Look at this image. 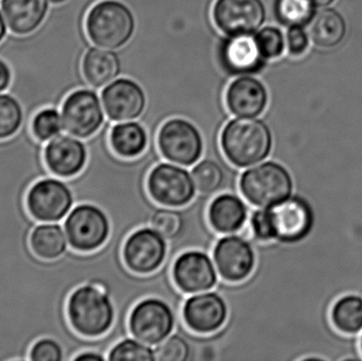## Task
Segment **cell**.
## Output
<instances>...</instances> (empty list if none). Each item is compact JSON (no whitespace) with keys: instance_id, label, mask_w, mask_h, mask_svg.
Instances as JSON below:
<instances>
[{"instance_id":"obj_16","label":"cell","mask_w":362,"mask_h":361,"mask_svg":"<svg viewBox=\"0 0 362 361\" xmlns=\"http://www.w3.org/2000/svg\"><path fill=\"white\" fill-rule=\"evenodd\" d=\"M228 315L227 302L221 295L215 292L194 294L182 307L185 326L197 334H212L221 330L227 321Z\"/></svg>"},{"instance_id":"obj_17","label":"cell","mask_w":362,"mask_h":361,"mask_svg":"<svg viewBox=\"0 0 362 361\" xmlns=\"http://www.w3.org/2000/svg\"><path fill=\"white\" fill-rule=\"evenodd\" d=\"M88 148L78 138L59 135L45 143L44 159L52 175L68 179L82 173L88 162Z\"/></svg>"},{"instance_id":"obj_3","label":"cell","mask_w":362,"mask_h":361,"mask_svg":"<svg viewBox=\"0 0 362 361\" xmlns=\"http://www.w3.org/2000/svg\"><path fill=\"white\" fill-rule=\"evenodd\" d=\"M243 197L257 208H272L295 192V179L286 165L276 160L259 163L240 178Z\"/></svg>"},{"instance_id":"obj_19","label":"cell","mask_w":362,"mask_h":361,"mask_svg":"<svg viewBox=\"0 0 362 361\" xmlns=\"http://www.w3.org/2000/svg\"><path fill=\"white\" fill-rule=\"evenodd\" d=\"M268 93L261 81L251 76L236 78L228 87L226 104L231 114L240 118H255L265 110Z\"/></svg>"},{"instance_id":"obj_30","label":"cell","mask_w":362,"mask_h":361,"mask_svg":"<svg viewBox=\"0 0 362 361\" xmlns=\"http://www.w3.org/2000/svg\"><path fill=\"white\" fill-rule=\"evenodd\" d=\"M30 129L36 140L47 143L61 135L64 129L61 112L52 106L36 110L30 122Z\"/></svg>"},{"instance_id":"obj_36","label":"cell","mask_w":362,"mask_h":361,"mask_svg":"<svg viewBox=\"0 0 362 361\" xmlns=\"http://www.w3.org/2000/svg\"><path fill=\"white\" fill-rule=\"evenodd\" d=\"M30 361H65V352L59 341L50 337H42L32 345Z\"/></svg>"},{"instance_id":"obj_15","label":"cell","mask_w":362,"mask_h":361,"mask_svg":"<svg viewBox=\"0 0 362 361\" xmlns=\"http://www.w3.org/2000/svg\"><path fill=\"white\" fill-rule=\"evenodd\" d=\"M214 261L204 251L189 250L181 254L173 265V281L185 294L209 292L218 282Z\"/></svg>"},{"instance_id":"obj_18","label":"cell","mask_w":362,"mask_h":361,"mask_svg":"<svg viewBox=\"0 0 362 361\" xmlns=\"http://www.w3.org/2000/svg\"><path fill=\"white\" fill-rule=\"evenodd\" d=\"M102 101L108 118L118 122L139 118L146 104L141 87L127 78H120L108 85L102 93Z\"/></svg>"},{"instance_id":"obj_1","label":"cell","mask_w":362,"mask_h":361,"mask_svg":"<svg viewBox=\"0 0 362 361\" xmlns=\"http://www.w3.org/2000/svg\"><path fill=\"white\" fill-rule=\"evenodd\" d=\"M68 321L74 332L85 338L107 334L115 321V307L105 282H89L70 294L66 305Z\"/></svg>"},{"instance_id":"obj_32","label":"cell","mask_w":362,"mask_h":361,"mask_svg":"<svg viewBox=\"0 0 362 361\" xmlns=\"http://www.w3.org/2000/svg\"><path fill=\"white\" fill-rule=\"evenodd\" d=\"M110 361H154V350L138 339L125 338L108 352Z\"/></svg>"},{"instance_id":"obj_8","label":"cell","mask_w":362,"mask_h":361,"mask_svg":"<svg viewBox=\"0 0 362 361\" xmlns=\"http://www.w3.org/2000/svg\"><path fill=\"white\" fill-rule=\"evenodd\" d=\"M146 188L153 201L168 208H182L196 196L192 174L182 165L163 162L151 170Z\"/></svg>"},{"instance_id":"obj_13","label":"cell","mask_w":362,"mask_h":361,"mask_svg":"<svg viewBox=\"0 0 362 361\" xmlns=\"http://www.w3.org/2000/svg\"><path fill=\"white\" fill-rule=\"evenodd\" d=\"M217 273L229 283H238L250 277L257 264V254L250 242L240 235L221 237L213 249Z\"/></svg>"},{"instance_id":"obj_29","label":"cell","mask_w":362,"mask_h":361,"mask_svg":"<svg viewBox=\"0 0 362 361\" xmlns=\"http://www.w3.org/2000/svg\"><path fill=\"white\" fill-rule=\"evenodd\" d=\"M191 174L196 189L202 194H214L225 184L226 174L223 165L213 158L198 161L192 169Z\"/></svg>"},{"instance_id":"obj_9","label":"cell","mask_w":362,"mask_h":361,"mask_svg":"<svg viewBox=\"0 0 362 361\" xmlns=\"http://www.w3.org/2000/svg\"><path fill=\"white\" fill-rule=\"evenodd\" d=\"M157 144L163 158L182 167L196 165L204 153L202 134L185 119L167 121L159 129Z\"/></svg>"},{"instance_id":"obj_10","label":"cell","mask_w":362,"mask_h":361,"mask_svg":"<svg viewBox=\"0 0 362 361\" xmlns=\"http://www.w3.org/2000/svg\"><path fill=\"white\" fill-rule=\"evenodd\" d=\"M129 328L134 338L152 347L172 335L175 328V315L165 301L144 299L132 309Z\"/></svg>"},{"instance_id":"obj_34","label":"cell","mask_w":362,"mask_h":361,"mask_svg":"<svg viewBox=\"0 0 362 361\" xmlns=\"http://www.w3.org/2000/svg\"><path fill=\"white\" fill-rule=\"evenodd\" d=\"M154 354L157 361H187L191 358V347L180 335H170L157 345Z\"/></svg>"},{"instance_id":"obj_23","label":"cell","mask_w":362,"mask_h":361,"mask_svg":"<svg viewBox=\"0 0 362 361\" xmlns=\"http://www.w3.org/2000/svg\"><path fill=\"white\" fill-rule=\"evenodd\" d=\"M82 72L89 85L100 88L118 76L120 59L116 53L107 49L91 48L83 57Z\"/></svg>"},{"instance_id":"obj_43","label":"cell","mask_w":362,"mask_h":361,"mask_svg":"<svg viewBox=\"0 0 362 361\" xmlns=\"http://www.w3.org/2000/svg\"><path fill=\"white\" fill-rule=\"evenodd\" d=\"M68 0H50V2H52L53 4H65Z\"/></svg>"},{"instance_id":"obj_11","label":"cell","mask_w":362,"mask_h":361,"mask_svg":"<svg viewBox=\"0 0 362 361\" xmlns=\"http://www.w3.org/2000/svg\"><path fill=\"white\" fill-rule=\"evenodd\" d=\"M64 129L78 139H89L101 129L104 112L93 91L78 89L64 100L61 110Z\"/></svg>"},{"instance_id":"obj_26","label":"cell","mask_w":362,"mask_h":361,"mask_svg":"<svg viewBox=\"0 0 362 361\" xmlns=\"http://www.w3.org/2000/svg\"><path fill=\"white\" fill-rule=\"evenodd\" d=\"M148 143V134L139 123H119L110 131V148L121 158L132 159L140 156L146 150Z\"/></svg>"},{"instance_id":"obj_14","label":"cell","mask_w":362,"mask_h":361,"mask_svg":"<svg viewBox=\"0 0 362 361\" xmlns=\"http://www.w3.org/2000/svg\"><path fill=\"white\" fill-rule=\"evenodd\" d=\"M212 16L227 35H251L263 25L266 11L262 0H216Z\"/></svg>"},{"instance_id":"obj_28","label":"cell","mask_w":362,"mask_h":361,"mask_svg":"<svg viewBox=\"0 0 362 361\" xmlns=\"http://www.w3.org/2000/svg\"><path fill=\"white\" fill-rule=\"evenodd\" d=\"M317 14V6L312 0H276V18L287 27L310 25Z\"/></svg>"},{"instance_id":"obj_37","label":"cell","mask_w":362,"mask_h":361,"mask_svg":"<svg viewBox=\"0 0 362 361\" xmlns=\"http://www.w3.org/2000/svg\"><path fill=\"white\" fill-rule=\"evenodd\" d=\"M250 227L255 239L259 242L274 241L272 224L267 208L255 210L250 218Z\"/></svg>"},{"instance_id":"obj_24","label":"cell","mask_w":362,"mask_h":361,"mask_svg":"<svg viewBox=\"0 0 362 361\" xmlns=\"http://www.w3.org/2000/svg\"><path fill=\"white\" fill-rule=\"evenodd\" d=\"M346 35V19L335 8H327L317 12L310 23V40L320 48H335L344 42Z\"/></svg>"},{"instance_id":"obj_7","label":"cell","mask_w":362,"mask_h":361,"mask_svg":"<svg viewBox=\"0 0 362 361\" xmlns=\"http://www.w3.org/2000/svg\"><path fill=\"white\" fill-rule=\"evenodd\" d=\"M25 203L28 211L38 223H59L76 206V201L66 180L51 175L32 184Z\"/></svg>"},{"instance_id":"obj_21","label":"cell","mask_w":362,"mask_h":361,"mask_svg":"<svg viewBox=\"0 0 362 361\" xmlns=\"http://www.w3.org/2000/svg\"><path fill=\"white\" fill-rule=\"evenodd\" d=\"M221 59L226 69L233 74L255 73L265 61L251 35L231 36L221 48Z\"/></svg>"},{"instance_id":"obj_39","label":"cell","mask_w":362,"mask_h":361,"mask_svg":"<svg viewBox=\"0 0 362 361\" xmlns=\"http://www.w3.org/2000/svg\"><path fill=\"white\" fill-rule=\"evenodd\" d=\"M12 83V70L10 66L0 59V93H4Z\"/></svg>"},{"instance_id":"obj_27","label":"cell","mask_w":362,"mask_h":361,"mask_svg":"<svg viewBox=\"0 0 362 361\" xmlns=\"http://www.w3.org/2000/svg\"><path fill=\"white\" fill-rule=\"evenodd\" d=\"M334 328L344 335L356 336L362 333V296L346 294L336 300L331 309Z\"/></svg>"},{"instance_id":"obj_12","label":"cell","mask_w":362,"mask_h":361,"mask_svg":"<svg viewBox=\"0 0 362 361\" xmlns=\"http://www.w3.org/2000/svg\"><path fill=\"white\" fill-rule=\"evenodd\" d=\"M167 252V239L152 227H144L127 237L122 256L129 271L137 275H150L160 268Z\"/></svg>"},{"instance_id":"obj_22","label":"cell","mask_w":362,"mask_h":361,"mask_svg":"<svg viewBox=\"0 0 362 361\" xmlns=\"http://www.w3.org/2000/svg\"><path fill=\"white\" fill-rule=\"evenodd\" d=\"M248 216L245 201L232 193L217 195L208 208L209 224L221 235L238 232L246 224Z\"/></svg>"},{"instance_id":"obj_5","label":"cell","mask_w":362,"mask_h":361,"mask_svg":"<svg viewBox=\"0 0 362 361\" xmlns=\"http://www.w3.org/2000/svg\"><path fill=\"white\" fill-rule=\"evenodd\" d=\"M70 248L82 254L101 249L110 235V222L103 209L93 203L74 206L64 220Z\"/></svg>"},{"instance_id":"obj_38","label":"cell","mask_w":362,"mask_h":361,"mask_svg":"<svg viewBox=\"0 0 362 361\" xmlns=\"http://www.w3.org/2000/svg\"><path fill=\"white\" fill-rule=\"evenodd\" d=\"M286 45L289 54L301 57L310 47V37L303 27L289 28L286 35Z\"/></svg>"},{"instance_id":"obj_40","label":"cell","mask_w":362,"mask_h":361,"mask_svg":"<svg viewBox=\"0 0 362 361\" xmlns=\"http://www.w3.org/2000/svg\"><path fill=\"white\" fill-rule=\"evenodd\" d=\"M107 360L103 354L99 353L95 350H85L81 353L76 354L72 361H104Z\"/></svg>"},{"instance_id":"obj_42","label":"cell","mask_w":362,"mask_h":361,"mask_svg":"<svg viewBox=\"0 0 362 361\" xmlns=\"http://www.w3.org/2000/svg\"><path fill=\"white\" fill-rule=\"evenodd\" d=\"M312 1L319 8H325V6H329V4H334L336 0H312Z\"/></svg>"},{"instance_id":"obj_6","label":"cell","mask_w":362,"mask_h":361,"mask_svg":"<svg viewBox=\"0 0 362 361\" xmlns=\"http://www.w3.org/2000/svg\"><path fill=\"white\" fill-rule=\"evenodd\" d=\"M267 209L274 241L282 245L301 243L314 230V207L302 195L293 193L286 201Z\"/></svg>"},{"instance_id":"obj_2","label":"cell","mask_w":362,"mask_h":361,"mask_svg":"<svg viewBox=\"0 0 362 361\" xmlns=\"http://www.w3.org/2000/svg\"><path fill=\"white\" fill-rule=\"evenodd\" d=\"M221 148L231 165L244 169L257 165L270 156L274 138L264 121L240 117L223 127Z\"/></svg>"},{"instance_id":"obj_33","label":"cell","mask_w":362,"mask_h":361,"mask_svg":"<svg viewBox=\"0 0 362 361\" xmlns=\"http://www.w3.org/2000/svg\"><path fill=\"white\" fill-rule=\"evenodd\" d=\"M150 224L165 239H174L182 231L183 216L177 210L160 208L153 213Z\"/></svg>"},{"instance_id":"obj_35","label":"cell","mask_w":362,"mask_h":361,"mask_svg":"<svg viewBox=\"0 0 362 361\" xmlns=\"http://www.w3.org/2000/svg\"><path fill=\"white\" fill-rule=\"evenodd\" d=\"M257 46L261 54L265 59H276L283 54L285 50L284 35L281 30L276 27L264 28L255 35Z\"/></svg>"},{"instance_id":"obj_20","label":"cell","mask_w":362,"mask_h":361,"mask_svg":"<svg viewBox=\"0 0 362 361\" xmlns=\"http://www.w3.org/2000/svg\"><path fill=\"white\" fill-rule=\"evenodd\" d=\"M50 0H1L0 8L8 30L15 35H29L44 23Z\"/></svg>"},{"instance_id":"obj_25","label":"cell","mask_w":362,"mask_h":361,"mask_svg":"<svg viewBox=\"0 0 362 361\" xmlns=\"http://www.w3.org/2000/svg\"><path fill=\"white\" fill-rule=\"evenodd\" d=\"M67 235L59 223H40L30 235L32 251L42 260L61 258L68 250Z\"/></svg>"},{"instance_id":"obj_41","label":"cell","mask_w":362,"mask_h":361,"mask_svg":"<svg viewBox=\"0 0 362 361\" xmlns=\"http://www.w3.org/2000/svg\"><path fill=\"white\" fill-rule=\"evenodd\" d=\"M6 35V23L4 20V15H2L1 11H0V44L2 40H4Z\"/></svg>"},{"instance_id":"obj_44","label":"cell","mask_w":362,"mask_h":361,"mask_svg":"<svg viewBox=\"0 0 362 361\" xmlns=\"http://www.w3.org/2000/svg\"><path fill=\"white\" fill-rule=\"evenodd\" d=\"M359 347H361V351L362 353V333L361 334V341H359Z\"/></svg>"},{"instance_id":"obj_4","label":"cell","mask_w":362,"mask_h":361,"mask_svg":"<svg viewBox=\"0 0 362 361\" xmlns=\"http://www.w3.org/2000/svg\"><path fill=\"white\" fill-rule=\"evenodd\" d=\"M135 18L125 4L116 0H104L93 6L86 17L89 40L105 49L124 46L134 34Z\"/></svg>"},{"instance_id":"obj_31","label":"cell","mask_w":362,"mask_h":361,"mask_svg":"<svg viewBox=\"0 0 362 361\" xmlns=\"http://www.w3.org/2000/svg\"><path fill=\"white\" fill-rule=\"evenodd\" d=\"M25 122V112L21 102L8 93H0V140L12 138Z\"/></svg>"}]
</instances>
